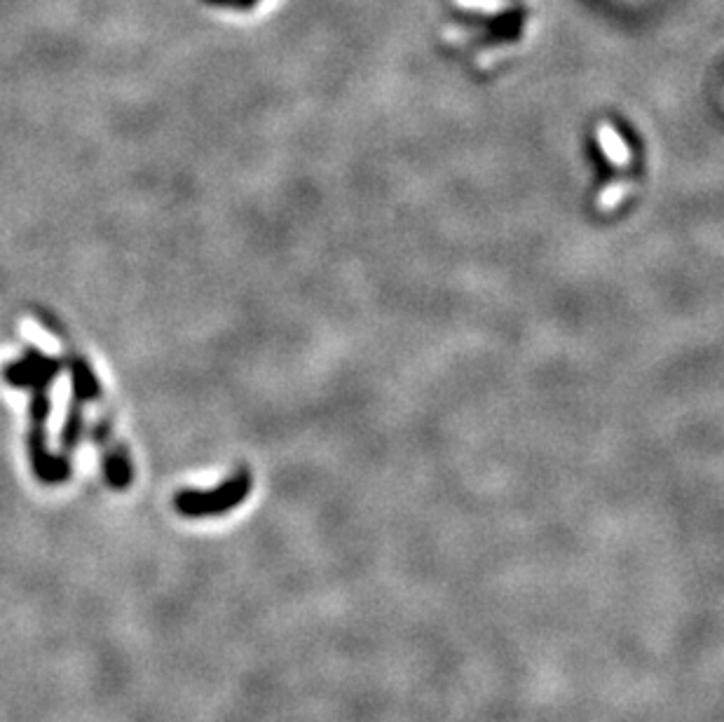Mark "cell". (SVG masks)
I'll use <instances>...</instances> for the list:
<instances>
[{
  "mask_svg": "<svg viewBox=\"0 0 724 722\" xmlns=\"http://www.w3.org/2000/svg\"><path fill=\"white\" fill-rule=\"evenodd\" d=\"M251 493V474L247 467L232 474L228 481L211 490H183L174 497L176 512L188 516V519H207V516L228 514L247 500Z\"/></svg>",
  "mask_w": 724,
  "mask_h": 722,
  "instance_id": "cell-1",
  "label": "cell"
},
{
  "mask_svg": "<svg viewBox=\"0 0 724 722\" xmlns=\"http://www.w3.org/2000/svg\"><path fill=\"white\" fill-rule=\"evenodd\" d=\"M254 3V0H225L223 5H232V8H247V5Z\"/></svg>",
  "mask_w": 724,
  "mask_h": 722,
  "instance_id": "cell-2",
  "label": "cell"
}]
</instances>
